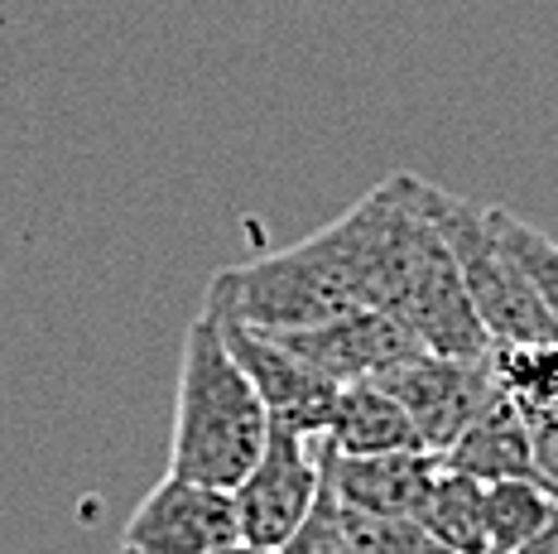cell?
Wrapping results in <instances>:
<instances>
[{
	"instance_id": "6da1fadb",
	"label": "cell",
	"mask_w": 558,
	"mask_h": 554,
	"mask_svg": "<svg viewBox=\"0 0 558 554\" xmlns=\"http://www.w3.org/2000/svg\"><path fill=\"white\" fill-rule=\"evenodd\" d=\"M270 438V410L255 396L251 376L231 357L222 318L203 304L179 352V396H173L169 472L207 487H236Z\"/></svg>"
},
{
	"instance_id": "9a60e30c",
	"label": "cell",
	"mask_w": 558,
	"mask_h": 554,
	"mask_svg": "<svg viewBox=\"0 0 558 554\" xmlns=\"http://www.w3.org/2000/svg\"><path fill=\"white\" fill-rule=\"evenodd\" d=\"M342 526L356 554H458L414 516H371L356 506H342Z\"/></svg>"
},
{
	"instance_id": "30bf717a",
	"label": "cell",
	"mask_w": 558,
	"mask_h": 554,
	"mask_svg": "<svg viewBox=\"0 0 558 554\" xmlns=\"http://www.w3.org/2000/svg\"><path fill=\"white\" fill-rule=\"evenodd\" d=\"M438 458H444V468L468 472V478H476V482H510V478L539 482L525 414H520V406L506 396V390L476 414L468 430L458 434V444Z\"/></svg>"
},
{
	"instance_id": "e0dca14e",
	"label": "cell",
	"mask_w": 558,
	"mask_h": 554,
	"mask_svg": "<svg viewBox=\"0 0 558 554\" xmlns=\"http://www.w3.org/2000/svg\"><path fill=\"white\" fill-rule=\"evenodd\" d=\"M275 554H356L352 540H347V526H342V506H337L328 482H323V492H318V502H313V511L304 516V526Z\"/></svg>"
},
{
	"instance_id": "44dd1931",
	"label": "cell",
	"mask_w": 558,
	"mask_h": 554,
	"mask_svg": "<svg viewBox=\"0 0 558 554\" xmlns=\"http://www.w3.org/2000/svg\"><path fill=\"white\" fill-rule=\"evenodd\" d=\"M492 554H496V550H492Z\"/></svg>"
},
{
	"instance_id": "7c38bea8",
	"label": "cell",
	"mask_w": 558,
	"mask_h": 554,
	"mask_svg": "<svg viewBox=\"0 0 558 554\" xmlns=\"http://www.w3.org/2000/svg\"><path fill=\"white\" fill-rule=\"evenodd\" d=\"M418 521L434 530L448 550L492 554V535H486V482L468 478V472H452V468L438 472Z\"/></svg>"
},
{
	"instance_id": "8992f818",
	"label": "cell",
	"mask_w": 558,
	"mask_h": 554,
	"mask_svg": "<svg viewBox=\"0 0 558 554\" xmlns=\"http://www.w3.org/2000/svg\"><path fill=\"white\" fill-rule=\"evenodd\" d=\"M207 309L222 318L227 348L241 362V372L251 376L255 396L265 400L270 424H284V430L308 434V438H323V430H328V414H332V400H337V390H342V386L328 381L323 372H313L299 352H289L284 338H275V333L246 323L222 294L213 290V285H207Z\"/></svg>"
},
{
	"instance_id": "ac0fdd59",
	"label": "cell",
	"mask_w": 558,
	"mask_h": 554,
	"mask_svg": "<svg viewBox=\"0 0 558 554\" xmlns=\"http://www.w3.org/2000/svg\"><path fill=\"white\" fill-rule=\"evenodd\" d=\"M530 430V448H534V468L539 482L558 496V400H539V406H520Z\"/></svg>"
},
{
	"instance_id": "5b68a950",
	"label": "cell",
	"mask_w": 558,
	"mask_h": 554,
	"mask_svg": "<svg viewBox=\"0 0 558 554\" xmlns=\"http://www.w3.org/2000/svg\"><path fill=\"white\" fill-rule=\"evenodd\" d=\"M410 414L418 444L428 454H448L458 434L501 396L492 357H444V352H414L400 366L376 376Z\"/></svg>"
},
{
	"instance_id": "ffe728a7",
	"label": "cell",
	"mask_w": 558,
	"mask_h": 554,
	"mask_svg": "<svg viewBox=\"0 0 558 554\" xmlns=\"http://www.w3.org/2000/svg\"><path fill=\"white\" fill-rule=\"evenodd\" d=\"M217 554H275V550H255V545H246V540H236V545H227V550H217Z\"/></svg>"
},
{
	"instance_id": "3957f363",
	"label": "cell",
	"mask_w": 558,
	"mask_h": 554,
	"mask_svg": "<svg viewBox=\"0 0 558 554\" xmlns=\"http://www.w3.org/2000/svg\"><path fill=\"white\" fill-rule=\"evenodd\" d=\"M414 193L424 203L428 222L438 227V237L448 241L452 261L462 270V285L472 294V309L486 323L492 342H558V323L544 309L530 275L520 270V261L506 251V241L492 222V207L482 213V207L452 198V193L434 189L424 179H414Z\"/></svg>"
},
{
	"instance_id": "4fadbf2b",
	"label": "cell",
	"mask_w": 558,
	"mask_h": 554,
	"mask_svg": "<svg viewBox=\"0 0 558 554\" xmlns=\"http://www.w3.org/2000/svg\"><path fill=\"white\" fill-rule=\"evenodd\" d=\"M554 516H558V496L544 482H530V478L486 482V535H492L496 554H515Z\"/></svg>"
},
{
	"instance_id": "7a4b0ae2",
	"label": "cell",
	"mask_w": 558,
	"mask_h": 554,
	"mask_svg": "<svg viewBox=\"0 0 558 554\" xmlns=\"http://www.w3.org/2000/svg\"><path fill=\"white\" fill-rule=\"evenodd\" d=\"M213 290L265 333L318 328V323L342 318L352 309H371L362 207H352L332 227H323L318 237L299 241L279 256L213 275Z\"/></svg>"
},
{
	"instance_id": "5bb4252c",
	"label": "cell",
	"mask_w": 558,
	"mask_h": 554,
	"mask_svg": "<svg viewBox=\"0 0 558 554\" xmlns=\"http://www.w3.org/2000/svg\"><path fill=\"white\" fill-rule=\"evenodd\" d=\"M492 366L515 406L558 400V342H496Z\"/></svg>"
},
{
	"instance_id": "52a82bcc",
	"label": "cell",
	"mask_w": 558,
	"mask_h": 554,
	"mask_svg": "<svg viewBox=\"0 0 558 554\" xmlns=\"http://www.w3.org/2000/svg\"><path fill=\"white\" fill-rule=\"evenodd\" d=\"M241 540L227 487L165 472L125 521V554H217Z\"/></svg>"
},
{
	"instance_id": "ba28073f",
	"label": "cell",
	"mask_w": 558,
	"mask_h": 554,
	"mask_svg": "<svg viewBox=\"0 0 558 554\" xmlns=\"http://www.w3.org/2000/svg\"><path fill=\"white\" fill-rule=\"evenodd\" d=\"M284 338L289 352H299L313 372H323L337 386L352 381H376L380 372L400 366L404 357L424 352V342L414 338V328L404 318L386 314V309H352L342 318H328L318 328H299V333H275Z\"/></svg>"
},
{
	"instance_id": "2e32d148",
	"label": "cell",
	"mask_w": 558,
	"mask_h": 554,
	"mask_svg": "<svg viewBox=\"0 0 558 554\" xmlns=\"http://www.w3.org/2000/svg\"><path fill=\"white\" fill-rule=\"evenodd\" d=\"M492 222H496V232H501L506 251L520 261V270H525L530 285L539 290L544 309H549L554 323H558V241L534 232V227L520 222V217H510L506 207H492Z\"/></svg>"
},
{
	"instance_id": "d6986e66",
	"label": "cell",
	"mask_w": 558,
	"mask_h": 554,
	"mask_svg": "<svg viewBox=\"0 0 558 554\" xmlns=\"http://www.w3.org/2000/svg\"><path fill=\"white\" fill-rule=\"evenodd\" d=\"M515 554H558V516H554V521L539 530V535H530V540H525V545H520Z\"/></svg>"
},
{
	"instance_id": "8fae6325",
	"label": "cell",
	"mask_w": 558,
	"mask_h": 554,
	"mask_svg": "<svg viewBox=\"0 0 558 554\" xmlns=\"http://www.w3.org/2000/svg\"><path fill=\"white\" fill-rule=\"evenodd\" d=\"M323 444L347 458H371V454H400V448H424L410 424L404 406L390 396L380 381H352L337 390Z\"/></svg>"
},
{
	"instance_id": "277c9868",
	"label": "cell",
	"mask_w": 558,
	"mask_h": 554,
	"mask_svg": "<svg viewBox=\"0 0 558 554\" xmlns=\"http://www.w3.org/2000/svg\"><path fill=\"white\" fill-rule=\"evenodd\" d=\"M318 492H323V438L270 424V438H265L260 458H255L246 478L231 487L241 540L255 550H279L304 526Z\"/></svg>"
},
{
	"instance_id": "9c48e42d",
	"label": "cell",
	"mask_w": 558,
	"mask_h": 554,
	"mask_svg": "<svg viewBox=\"0 0 558 554\" xmlns=\"http://www.w3.org/2000/svg\"><path fill=\"white\" fill-rule=\"evenodd\" d=\"M444 458L428 448H400V454H371V458H347L323 444V482L342 506L371 516H424L428 492H434Z\"/></svg>"
}]
</instances>
